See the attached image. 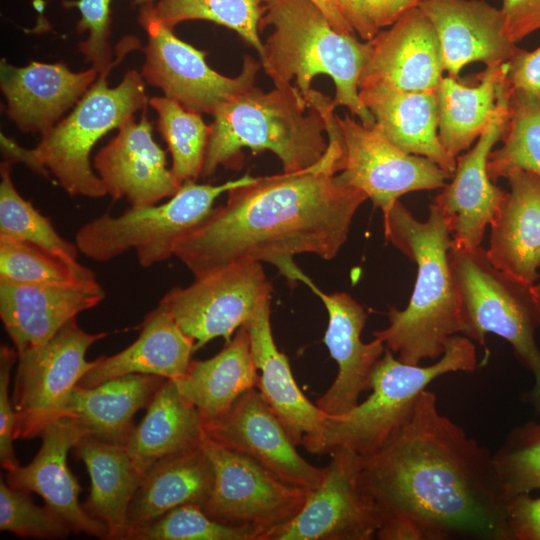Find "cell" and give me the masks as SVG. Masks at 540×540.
Wrapping results in <instances>:
<instances>
[{"mask_svg": "<svg viewBox=\"0 0 540 540\" xmlns=\"http://www.w3.org/2000/svg\"><path fill=\"white\" fill-rule=\"evenodd\" d=\"M361 477L382 523L410 519L424 540H512L493 454L441 414L427 389L399 431L362 457Z\"/></svg>", "mask_w": 540, "mask_h": 540, "instance_id": "cell-1", "label": "cell"}, {"mask_svg": "<svg viewBox=\"0 0 540 540\" xmlns=\"http://www.w3.org/2000/svg\"><path fill=\"white\" fill-rule=\"evenodd\" d=\"M327 135L328 148L313 166L256 177L229 190L223 206L177 240L174 256L195 278L262 261L282 271L303 253L334 258L368 197L336 180L343 146L335 115L327 121Z\"/></svg>", "mask_w": 540, "mask_h": 540, "instance_id": "cell-2", "label": "cell"}, {"mask_svg": "<svg viewBox=\"0 0 540 540\" xmlns=\"http://www.w3.org/2000/svg\"><path fill=\"white\" fill-rule=\"evenodd\" d=\"M383 219L386 240L417 265V278L407 307H391L389 325L375 331L374 337L406 364L439 359L446 340L461 332L459 299L449 262L451 231L433 203L424 222L414 218L399 200Z\"/></svg>", "mask_w": 540, "mask_h": 540, "instance_id": "cell-3", "label": "cell"}, {"mask_svg": "<svg viewBox=\"0 0 540 540\" xmlns=\"http://www.w3.org/2000/svg\"><path fill=\"white\" fill-rule=\"evenodd\" d=\"M332 110V99L315 89L305 99L291 83L268 92L253 86L212 114L202 176L213 175L219 166L239 168L243 148L273 152L284 172L313 166L328 148L327 116Z\"/></svg>", "mask_w": 540, "mask_h": 540, "instance_id": "cell-4", "label": "cell"}, {"mask_svg": "<svg viewBox=\"0 0 540 540\" xmlns=\"http://www.w3.org/2000/svg\"><path fill=\"white\" fill-rule=\"evenodd\" d=\"M260 26L271 25L260 61L275 86H295L307 99L314 77L329 76L335 84L332 106L346 107L367 127L375 124L359 98V77L370 52V41L337 32L311 0H266Z\"/></svg>", "mask_w": 540, "mask_h": 540, "instance_id": "cell-5", "label": "cell"}, {"mask_svg": "<svg viewBox=\"0 0 540 540\" xmlns=\"http://www.w3.org/2000/svg\"><path fill=\"white\" fill-rule=\"evenodd\" d=\"M115 66L99 72L73 111L43 133L35 148H22L1 134L6 160L21 162L36 173H51L71 196H105V186L91 168L90 152L100 138L133 119L149 102L144 78L135 70L128 71L118 86H108L107 77Z\"/></svg>", "mask_w": 540, "mask_h": 540, "instance_id": "cell-6", "label": "cell"}, {"mask_svg": "<svg viewBox=\"0 0 540 540\" xmlns=\"http://www.w3.org/2000/svg\"><path fill=\"white\" fill-rule=\"evenodd\" d=\"M476 367L475 346L468 337L457 334L446 340L443 355L429 366L406 364L386 348L371 374V394L350 411L327 417L322 436L308 452L323 455L348 448L362 457L372 455L405 424L433 380Z\"/></svg>", "mask_w": 540, "mask_h": 540, "instance_id": "cell-7", "label": "cell"}, {"mask_svg": "<svg viewBox=\"0 0 540 540\" xmlns=\"http://www.w3.org/2000/svg\"><path fill=\"white\" fill-rule=\"evenodd\" d=\"M449 262L460 305V333L481 345L488 333L509 342L534 379L523 400L540 416V348L535 339L540 310L533 284L498 269L481 246L468 249L452 242Z\"/></svg>", "mask_w": 540, "mask_h": 540, "instance_id": "cell-8", "label": "cell"}, {"mask_svg": "<svg viewBox=\"0 0 540 540\" xmlns=\"http://www.w3.org/2000/svg\"><path fill=\"white\" fill-rule=\"evenodd\" d=\"M255 178L246 174L220 185L188 180L164 204L131 207L117 217L104 214L85 224L76 233V246L98 262L134 249L139 264L150 267L174 255L177 240L210 215L217 197Z\"/></svg>", "mask_w": 540, "mask_h": 540, "instance_id": "cell-9", "label": "cell"}, {"mask_svg": "<svg viewBox=\"0 0 540 540\" xmlns=\"http://www.w3.org/2000/svg\"><path fill=\"white\" fill-rule=\"evenodd\" d=\"M202 446L211 463L213 482L201 508L213 519L255 532L259 540H268L292 520L311 492L206 435Z\"/></svg>", "mask_w": 540, "mask_h": 540, "instance_id": "cell-10", "label": "cell"}, {"mask_svg": "<svg viewBox=\"0 0 540 540\" xmlns=\"http://www.w3.org/2000/svg\"><path fill=\"white\" fill-rule=\"evenodd\" d=\"M106 333H88L73 319L46 344L18 355L12 402L14 438L41 436L64 416L75 386L95 365L86 360L90 346Z\"/></svg>", "mask_w": 540, "mask_h": 540, "instance_id": "cell-11", "label": "cell"}, {"mask_svg": "<svg viewBox=\"0 0 540 540\" xmlns=\"http://www.w3.org/2000/svg\"><path fill=\"white\" fill-rule=\"evenodd\" d=\"M335 118L343 146L342 168L336 180L364 192L383 214L402 195L443 188L452 178L431 160L392 144L375 124L367 127L349 115Z\"/></svg>", "mask_w": 540, "mask_h": 540, "instance_id": "cell-12", "label": "cell"}, {"mask_svg": "<svg viewBox=\"0 0 540 540\" xmlns=\"http://www.w3.org/2000/svg\"><path fill=\"white\" fill-rule=\"evenodd\" d=\"M321 484L300 511L268 540H371L382 516L361 477L362 456L348 448L333 450Z\"/></svg>", "mask_w": 540, "mask_h": 540, "instance_id": "cell-13", "label": "cell"}, {"mask_svg": "<svg viewBox=\"0 0 540 540\" xmlns=\"http://www.w3.org/2000/svg\"><path fill=\"white\" fill-rule=\"evenodd\" d=\"M271 297V284L258 262L231 264L195 278L187 287L171 289L165 304L183 332L194 340L195 351L222 337L226 343Z\"/></svg>", "mask_w": 540, "mask_h": 540, "instance_id": "cell-14", "label": "cell"}, {"mask_svg": "<svg viewBox=\"0 0 540 540\" xmlns=\"http://www.w3.org/2000/svg\"><path fill=\"white\" fill-rule=\"evenodd\" d=\"M140 21L148 35L143 78L187 110L213 114L254 86L260 63L251 56L244 57L242 72L229 78L214 71L206 53L179 39L171 27L144 12Z\"/></svg>", "mask_w": 540, "mask_h": 540, "instance_id": "cell-15", "label": "cell"}, {"mask_svg": "<svg viewBox=\"0 0 540 540\" xmlns=\"http://www.w3.org/2000/svg\"><path fill=\"white\" fill-rule=\"evenodd\" d=\"M510 93L504 77L499 83L495 109L487 127L476 144L456 158L451 182L433 201L451 231L453 243L464 248L481 246L486 227L496 217L507 193L490 179L487 165L507 125Z\"/></svg>", "mask_w": 540, "mask_h": 540, "instance_id": "cell-16", "label": "cell"}, {"mask_svg": "<svg viewBox=\"0 0 540 540\" xmlns=\"http://www.w3.org/2000/svg\"><path fill=\"white\" fill-rule=\"evenodd\" d=\"M205 435L259 462L281 479L308 491L322 482L325 468L296 449L283 424L257 388L242 394L221 416L204 423Z\"/></svg>", "mask_w": 540, "mask_h": 540, "instance_id": "cell-17", "label": "cell"}, {"mask_svg": "<svg viewBox=\"0 0 540 540\" xmlns=\"http://www.w3.org/2000/svg\"><path fill=\"white\" fill-rule=\"evenodd\" d=\"M287 279L306 284L321 299L328 312L324 343L338 365V373L316 405L327 417L342 415L359 403L364 391L371 389V374L384 354L385 344L378 338L369 343L362 342L361 332L367 313L347 293L323 292L295 265Z\"/></svg>", "mask_w": 540, "mask_h": 540, "instance_id": "cell-18", "label": "cell"}, {"mask_svg": "<svg viewBox=\"0 0 540 540\" xmlns=\"http://www.w3.org/2000/svg\"><path fill=\"white\" fill-rule=\"evenodd\" d=\"M371 52L358 87L435 91L444 63L437 33L419 7L405 12L371 39Z\"/></svg>", "mask_w": 540, "mask_h": 540, "instance_id": "cell-19", "label": "cell"}, {"mask_svg": "<svg viewBox=\"0 0 540 540\" xmlns=\"http://www.w3.org/2000/svg\"><path fill=\"white\" fill-rule=\"evenodd\" d=\"M107 194L143 208L174 196L180 184L167 168L166 153L152 137V123L143 113L118 128V133L94 158Z\"/></svg>", "mask_w": 540, "mask_h": 540, "instance_id": "cell-20", "label": "cell"}, {"mask_svg": "<svg viewBox=\"0 0 540 540\" xmlns=\"http://www.w3.org/2000/svg\"><path fill=\"white\" fill-rule=\"evenodd\" d=\"M104 297L97 281L57 285L0 279V317L20 355L46 344L66 323Z\"/></svg>", "mask_w": 540, "mask_h": 540, "instance_id": "cell-21", "label": "cell"}, {"mask_svg": "<svg viewBox=\"0 0 540 540\" xmlns=\"http://www.w3.org/2000/svg\"><path fill=\"white\" fill-rule=\"evenodd\" d=\"M41 447L26 466L7 472V484L35 492L45 505L75 533L108 539L107 526L91 517L79 503L81 487L67 465V454L85 437L76 420L62 417L42 433Z\"/></svg>", "mask_w": 540, "mask_h": 540, "instance_id": "cell-22", "label": "cell"}, {"mask_svg": "<svg viewBox=\"0 0 540 540\" xmlns=\"http://www.w3.org/2000/svg\"><path fill=\"white\" fill-rule=\"evenodd\" d=\"M418 7L437 33L448 76L474 62L502 65L521 50L505 33L501 9L483 0H422Z\"/></svg>", "mask_w": 540, "mask_h": 540, "instance_id": "cell-23", "label": "cell"}, {"mask_svg": "<svg viewBox=\"0 0 540 540\" xmlns=\"http://www.w3.org/2000/svg\"><path fill=\"white\" fill-rule=\"evenodd\" d=\"M0 87L7 101L6 112L25 132L45 133L75 106L98 77L99 71L74 73L64 63L31 61L15 67L1 60Z\"/></svg>", "mask_w": 540, "mask_h": 540, "instance_id": "cell-24", "label": "cell"}, {"mask_svg": "<svg viewBox=\"0 0 540 540\" xmlns=\"http://www.w3.org/2000/svg\"><path fill=\"white\" fill-rule=\"evenodd\" d=\"M265 298L246 322L253 361L260 371L257 389L277 415L292 441L307 451L322 436L327 416L301 391L286 355L275 344Z\"/></svg>", "mask_w": 540, "mask_h": 540, "instance_id": "cell-25", "label": "cell"}, {"mask_svg": "<svg viewBox=\"0 0 540 540\" xmlns=\"http://www.w3.org/2000/svg\"><path fill=\"white\" fill-rule=\"evenodd\" d=\"M506 179L510 191L490 224L486 252L498 269L534 284L540 276V175L516 169Z\"/></svg>", "mask_w": 540, "mask_h": 540, "instance_id": "cell-26", "label": "cell"}, {"mask_svg": "<svg viewBox=\"0 0 540 540\" xmlns=\"http://www.w3.org/2000/svg\"><path fill=\"white\" fill-rule=\"evenodd\" d=\"M195 343L162 302L145 318L138 338L124 350L96 359L81 378L83 387H94L127 374H147L177 379L188 371Z\"/></svg>", "mask_w": 540, "mask_h": 540, "instance_id": "cell-27", "label": "cell"}, {"mask_svg": "<svg viewBox=\"0 0 540 540\" xmlns=\"http://www.w3.org/2000/svg\"><path fill=\"white\" fill-rule=\"evenodd\" d=\"M166 378L147 374H127L94 387L77 384L64 416L78 422L90 437L125 446L134 429L135 413L147 407Z\"/></svg>", "mask_w": 540, "mask_h": 540, "instance_id": "cell-28", "label": "cell"}, {"mask_svg": "<svg viewBox=\"0 0 540 540\" xmlns=\"http://www.w3.org/2000/svg\"><path fill=\"white\" fill-rule=\"evenodd\" d=\"M362 104L375 119V126L401 150L423 156L452 174V158L438 138L435 91H396L381 88L359 90Z\"/></svg>", "mask_w": 540, "mask_h": 540, "instance_id": "cell-29", "label": "cell"}, {"mask_svg": "<svg viewBox=\"0 0 540 540\" xmlns=\"http://www.w3.org/2000/svg\"><path fill=\"white\" fill-rule=\"evenodd\" d=\"M204 437L199 411L181 396L171 379H166L124 447L144 475L159 461L201 446Z\"/></svg>", "mask_w": 540, "mask_h": 540, "instance_id": "cell-30", "label": "cell"}, {"mask_svg": "<svg viewBox=\"0 0 540 540\" xmlns=\"http://www.w3.org/2000/svg\"><path fill=\"white\" fill-rule=\"evenodd\" d=\"M172 381L199 411L203 424L224 414L242 394L258 385L247 329L240 327L218 354L191 361L186 374Z\"/></svg>", "mask_w": 540, "mask_h": 540, "instance_id": "cell-31", "label": "cell"}, {"mask_svg": "<svg viewBox=\"0 0 540 540\" xmlns=\"http://www.w3.org/2000/svg\"><path fill=\"white\" fill-rule=\"evenodd\" d=\"M213 482L211 463L199 446L163 459L143 475L127 515L128 532L149 524L174 508L202 506ZM125 538V540H126Z\"/></svg>", "mask_w": 540, "mask_h": 540, "instance_id": "cell-32", "label": "cell"}, {"mask_svg": "<svg viewBox=\"0 0 540 540\" xmlns=\"http://www.w3.org/2000/svg\"><path fill=\"white\" fill-rule=\"evenodd\" d=\"M73 449L91 480L84 509L107 526L108 539L125 540L128 509L143 475L123 446L83 437Z\"/></svg>", "mask_w": 540, "mask_h": 540, "instance_id": "cell-33", "label": "cell"}, {"mask_svg": "<svg viewBox=\"0 0 540 540\" xmlns=\"http://www.w3.org/2000/svg\"><path fill=\"white\" fill-rule=\"evenodd\" d=\"M508 62L486 67L476 86L459 83L456 78L441 79L436 93L438 138L454 159L480 137L494 112L497 90L507 75Z\"/></svg>", "mask_w": 540, "mask_h": 540, "instance_id": "cell-34", "label": "cell"}, {"mask_svg": "<svg viewBox=\"0 0 540 540\" xmlns=\"http://www.w3.org/2000/svg\"><path fill=\"white\" fill-rule=\"evenodd\" d=\"M509 116L500 141L489 155L487 171L495 182L513 170L540 175V94L511 90Z\"/></svg>", "mask_w": 540, "mask_h": 540, "instance_id": "cell-35", "label": "cell"}, {"mask_svg": "<svg viewBox=\"0 0 540 540\" xmlns=\"http://www.w3.org/2000/svg\"><path fill=\"white\" fill-rule=\"evenodd\" d=\"M266 0H157L142 12L169 27L186 20H207L235 31L260 57L265 55L258 28Z\"/></svg>", "mask_w": 540, "mask_h": 540, "instance_id": "cell-36", "label": "cell"}, {"mask_svg": "<svg viewBox=\"0 0 540 540\" xmlns=\"http://www.w3.org/2000/svg\"><path fill=\"white\" fill-rule=\"evenodd\" d=\"M148 103L158 114V129L172 156V174L180 184L197 179L202 175L211 125L200 113L166 96L150 98Z\"/></svg>", "mask_w": 540, "mask_h": 540, "instance_id": "cell-37", "label": "cell"}, {"mask_svg": "<svg viewBox=\"0 0 540 540\" xmlns=\"http://www.w3.org/2000/svg\"><path fill=\"white\" fill-rule=\"evenodd\" d=\"M12 163H1L0 237L38 246L70 262H77L78 248L61 237L54 226L16 190L11 178Z\"/></svg>", "mask_w": 540, "mask_h": 540, "instance_id": "cell-38", "label": "cell"}, {"mask_svg": "<svg viewBox=\"0 0 540 540\" xmlns=\"http://www.w3.org/2000/svg\"><path fill=\"white\" fill-rule=\"evenodd\" d=\"M0 279L32 284L82 285L96 282L94 273L33 244L0 237Z\"/></svg>", "mask_w": 540, "mask_h": 540, "instance_id": "cell-39", "label": "cell"}, {"mask_svg": "<svg viewBox=\"0 0 540 540\" xmlns=\"http://www.w3.org/2000/svg\"><path fill=\"white\" fill-rule=\"evenodd\" d=\"M259 540L244 527L225 524L207 515L201 506L187 504L130 532L126 540Z\"/></svg>", "mask_w": 540, "mask_h": 540, "instance_id": "cell-40", "label": "cell"}, {"mask_svg": "<svg viewBox=\"0 0 540 540\" xmlns=\"http://www.w3.org/2000/svg\"><path fill=\"white\" fill-rule=\"evenodd\" d=\"M509 498L540 489V423L528 421L514 427L493 454Z\"/></svg>", "mask_w": 540, "mask_h": 540, "instance_id": "cell-41", "label": "cell"}, {"mask_svg": "<svg viewBox=\"0 0 540 540\" xmlns=\"http://www.w3.org/2000/svg\"><path fill=\"white\" fill-rule=\"evenodd\" d=\"M0 530L20 537L62 539L71 532L68 525L46 505L33 503L29 492L0 481Z\"/></svg>", "mask_w": 540, "mask_h": 540, "instance_id": "cell-42", "label": "cell"}, {"mask_svg": "<svg viewBox=\"0 0 540 540\" xmlns=\"http://www.w3.org/2000/svg\"><path fill=\"white\" fill-rule=\"evenodd\" d=\"M139 3H152L153 0H135ZM110 3L111 0H77L67 2L80 10L81 19L77 25L79 32L89 31V37L80 43V52L86 61L91 62L99 72L118 65L126 53L138 48L137 41L132 37L123 39L117 48V58L112 60L109 43L110 37Z\"/></svg>", "mask_w": 540, "mask_h": 540, "instance_id": "cell-43", "label": "cell"}, {"mask_svg": "<svg viewBox=\"0 0 540 540\" xmlns=\"http://www.w3.org/2000/svg\"><path fill=\"white\" fill-rule=\"evenodd\" d=\"M18 358L14 348L2 345L0 349V463L7 472L19 466L14 452L15 410L9 398L11 370Z\"/></svg>", "mask_w": 540, "mask_h": 540, "instance_id": "cell-44", "label": "cell"}, {"mask_svg": "<svg viewBox=\"0 0 540 540\" xmlns=\"http://www.w3.org/2000/svg\"><path fill=\"white\" fill-rule=\"evenodd\" d=\"M507 522L512 540H540V497L522 493L509 498Z\"/></svg>", "mask_w": 540, "mask_h": 540, "instance_id": "cell-45", "label": "cell"}, {"mask_svg": "<svg viewBox=\"0 0 540 540\" xmlns=\"http://www.w3.org/2000/svg\"><path fill=\"white\" fill-rule=\"evenodd\" d=\"M500 9L505 33L512 43L540 30V0H503Z\"/></svg>", "mask_w": 540, "mask_h": 540, "instance_id": "cell-46", "label": "cell"}, {"mask_svg": "<svg viewBox=\"0 0 540 540\" xmlns=\"http://www.w3.org/2000/svg\"><path fill=\"white\" fill-rule=\"evenodd\" d=\"M506 79L511 90L540 94V47L521 49L508 62Z\"/></svg>", "mask_w": 540, "mask_h": 540, "instance_id": "cell-47", "label": "cell"}, {"mask_svg": "<svg viewBox=\"0 0 540 540\" xmlns=\"http://www.w3.org/2000/svg\"><path fill=\"white\" fill-rule=\"evenodd\" d=\"M422 0H365V13L377 29L391 26L405 12L419 6Z\"/></svg>", "mask_w": 540, "mask_h": 540, "instance_id": "cell-48", "label": "cell"}, {"mask_svg": "<svg viewBox=\"0 0 540 540\" xmlns=\"http://www.w3.org/2000/svg\"><path fill=\"white\" fill-rule=\"evenodd\" d=\"M343 12L358 36L371 40L379 31L369 22L365 13V0H338Z\"/></svg>", "mask_w": 540, "mask_h": 540, "instance_id": "cell-49", "label": "cell"}, {"mask_svg": "<svg viewBox=\"0 0 540 540\" xmlns=\"http://www.w3.org/2000/svg\"><path fill=\"white\" fill-rule=\"evenodd\" d=\"M326 16L332 27L344 35H356L338 0H311Z\"/></svg>", "mask_w": 540, "mask_h": 540, "instance_id": "cell-50", "label": "cell"}, {"mask_svg": "<svg viewBox=\"0 0 540 540\" xmlns=\"http://www.w3.org/2000/svg\"><path fill=\"white\" fill-rule=\"evenodd\" d=\"M532 293L536 301V304L540 310V282L532 285Z\"/></svg>", "mask_w": 540, "mask_h": 540, "instance_id": "cell-51", "label": "cell"}]
</instances>
